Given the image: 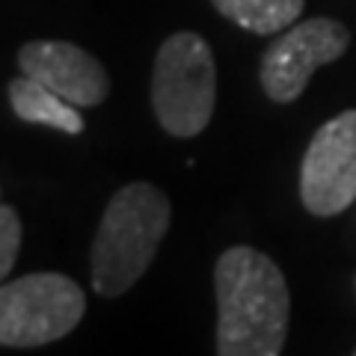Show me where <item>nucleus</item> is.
Returning a JSON list of instances; mask_svg holds the SVG:
<instances>
[{
  "label": "nucleus",
  "instance_id": "obj_10",
  "mask_svg": "<svg viewBox=\"0 0 356 356\" xmlns=\"http://www.w3.org/2000/svg\"><path fill=\"white\" fill-rule=\"evenodd\" d=\"M18 250H21V220H18V211L13 205H3L0 202V285L13 267L18 261Z\"/></svg>",
  "mask_w": 356,
  "mask_h": 356
},
{
  "label": "nucleus",
  "instance_id": "obj_11",
  "mask_svg": "<svg viewBox=\"0 0 356 356\" xmlns=\"http://www.w3.org/2000/svg\"><path fill=\"white\" fill-rule=\"evenodd\" d=\"M353 353H356V350H353Z\"/></svg>",
  "mask_w": 356,
  "mask_h": 356
},
{
  "label": "nucleus",
  "instance_id": "obj_9",
  "mask_svg": "<svg viewBox=\"0 0 356 356\" xmlns=\"http://www.w3.org/2000/svg\"><path fill=\"white\" fill-rule=\"evenodd\" d=\"M211 3L222 18L235 21L238 27L259 36H273L294 24L306 0H211Z\"/></svg>",
  "mask_w": 356,
  "mask_h": 356
},
{
  "label": "nucleus",
  "instance_id": "obj_8",
  "mask_svg": "<svg viewBox=\"0 0 356 356\" xmlns=\"http://www.w3.org/2000/svg\"><path fill=\"white\" fill-rule=\"evenodd\" d=\"M9 104L18 119L33 122V125H48L63 134H83L81 110L30 74L9 81Z\"/></svg>",
  "mask_w": 356,
  "mask_h": 356
},
{
  "label": "nucleus",
  "instance_id": "obj_5",
  "mask_svg": "<svg viewBox=\"0 0 356 356\" xmlns=\"http://www.w3.org/2000/svg\"><path fill=\"white\" fill-rule=\"evenodd\" d=\"M350 44V33L336 18H306L285 30L264 51L261 89L276 104H291L306 92L309 77L321 65L341 60Z\"/></svg>",
  "mask_w": 356,
  "mask_h": 356
},
{
  "label": "nucleus",
  "instance_id": "obj_2",
  "mask_svg": "<svg viewBox=\"0 0 356 356\" xmlns=\"http://www.w3.org/2000/svg\"><path fill=\"white\" fill-rule=\"evenodd\" d=\"M170 220L172 205L161 187L134 181L116 191L104 208L92 255H89L92 291L107 300L131 291L154 261Z\"/></svg>",
  "mask_w": 356,
  "mask_h": 356
},
{
  "label": "nucleus",
  "instance_id": "obj_6",
  "mask_svg": "<svg viewBox=\"0 0 356 356\" xmlns=\"http://www.w3.org/2000/svg\"><path fill=\"white\" fill-rule=\"evenodd\" d=\"M300 199L315 217H336L356 202V110L315 131L300 163Z\"/></svg>",
  "mask_w": 356,
  "mask_h": 356
},
{
  "label": "nucleus",
  "instance_id": "obj_3",
  "mask_svg": "<svg viewBox=\"0 0 356 356\" xmlns=\"http://www.w3.org/2000/svg\"><path fill=\"white\" fill-rule=\"evenodd\" d=\"M217 104V63L199 33L181 30L163 39L152 72V107L161 128L191 140L208 128Z\"/></svg>",
  "mask_w": 356,
  "mask_h": 356
},
{
  "label": "nucleus",
  "instance_id": "obj_7",
  "mask_svg": "<svg viewBox=\"0 0 356 356\" xmlns=\"http://www.w3.org/2000/svg\"><path fill=\"white\" fill-rule=\"evenodd\" d=\"M21 74L36 77L74 107H98L110 92V77L92 54L72 42L39 39L18 51Z\"/></svg>",
  "mask_w": 356,
  "mask_h": 356
},
{
  "label": "nucleus",
  "instance_id": "obj_4",
  "mask_svg": "<svg viewBox=\"0 0 356 356\" xmlns=\"http://www.w3.org/2000/svg\"><path fill=\"white\" fill-rule=\"evenodd\" d=\"M86 315L81 285L63 273H30L0 285V344L42 348L60 341Z\"/></svg>",
  "mask_w": 356,
  "mask_h": 356
},
{
  "label": "nucleus",
  "instance_id": "obj_1",
  "mask_svg": "<svg viewBox=\"0 0 356 356\" xmlns=\"http://www.w3.org/2000/svg\"><path fill=\"white\" fill-rule=\"evenodd\" d=\"M217 353L280 356L291 321L288 282L270 255L229 247L214 267Z\"/></svg>",
  "mask_w": 356,
  "mask_h": 356
}]
</instances>
